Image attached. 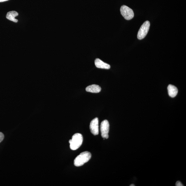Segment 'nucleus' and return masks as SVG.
<instances>
[{
  "label": "nucleus",
  "mask_w": 186,
  "mask_h": 186,
  "mask_svg": "<svg viewBox=\"0 0 186 186\" xmlns=\"http://www.w3.org/2000/svg\"><path fill=\"white\" fill-rule=\"evenodd\" d=\"M92 157V154L90 152L85 151L82 152L75 158L74 161V164L76 166H83L85 163L88 162Z\"/></svg>",
  "instance_id": "1"
},
{
  "label": "nucleus",
  "mask_w": 186,
  "mask_h": 186,
  "mask_svg": "<svg viewBox=\"0 0 186 186\" xmlns=\"http://www.w3.org/2000/svg\"><path fill=\"white\" fill-rule=\"evenodd\" d=\"M83 140V136L80 133H75L73 135L72 139L69 141L71 150H75L79 148L82 144Z\"/></svg>",
  "instance_id": "2"
},
{
  "label": "nucleus",
  "mask_w": 186,
  "mask_h": 186,
  "mask_svg": "<svg viewBox=\"0 0 186 186\" xmlns=\"http://www.w3.org/2000/svg\"><path fill=\"white\" fill-rule=\"evenodd\" d=\"M150 26V22L146 21L142 24L138 31L137 38L138 39L142 40L144 38L148 32Z\"/></svg>",
  "instance_id": "3"
},
{
  "label": "nucleus",
  "mask_w": 186,
  "mask_h": 186,
  "mask_svg": "<svg viewBox=\"0 0 186 186\" xmlns=\"http://www.w3.org/2000/svg\"><path fill=\"white\" fill-rule=\"evenodd\" d=\"M120 12L121 14L126 20H131L134 16V13L132 10L126 5H123L121 7Z\"/></svg>",
  "instance_id": "4"
},
{
  "label": "nucleus",
  "mask_w": 186,
  "mask_h": 186,
  "mask_svg": "<svg viewBox=\"0 0 186 186\" xmlns=\"http://www.w3.org/2000/svg\"><path fill=\"white\" fill-rule=\"evenodd\" d=\"M110 125L107 120L103 121L100 125V130L102 137L107 139L109 138L108 133L109 132Z\"/></svg>",
  "instance_id": "5"
},
{
  "label": "nucleus",
  "mask_w": 186,
  "mask_h": 186,
  "mask_svg": "<svg viewBox=\"0 0 186 186\" xmlns=\"http://www.w3.org/2000/svg\"><path fill=\"white\" fill-rule=\"evenodd\" d=\"M99 120L97 117H96L90 122V128L92 134L96 136L99 134Z\"/></svg>",
  "instance_id": "6"
},
{
  "label": "nucleus",
  "mask_w": 186,
  "mask_h": 186,
  "mask_svg": "<svg viewBox=\"0 0 186 186\" xmlns=\"http://www.w3.org/2000/svg\"><path fill=\"white\" fill-rule=\"evenodd\" d=\"M94 63L96 67L98 68L106 69H110V66L109 64L103 62L99 58L96 59L95 60Z\"/></svg>",
  "instance_id": "7"
},
{
  "label": "nucleus",
  "mask_w": 186,
  "mask_h": 186,
  "mask_svg": "<svg viewBox=\"0 0 186 186\" xmlns=\"http://www.w3.org/2000/svg\"><path fill=\"white\" fill-rule=\"evenodd\" d=\"M168 94L170 97L174 98L178 94V89L174 86L169 85L168 87Z\"/></svg>",
  "instance_id": "8"
},
{
  "label": "nucleus",
  "mask_w": 186,
  "mask_h": 186,
  "mask_svg": "<svg viewBox=\"0 0 186 186\" xmlns=\"http://www.w3.org/2000/svg\"><path fill=\"white\" fill-rule=\"evenodd\" d=\"M101 88L99 86L96 85H92L88 86L86 89L87 92L97 93L101 92Z\"/></svg>",
  "instance_id": "9"
},
{
  "label": "nucleus",
  "mask_w": 186,
  "mask_h": 186,
  "mask_svg": "<svg viewBox=\"0 0 186 186\" xmlns=\"http://www.w3.org/2000/svg\"><path fill=\"white\" fill-rule=\"evenodd\" d=\"M18 14L15 11L8 12L7 14L6 18L10 21L15 22H17L18 20L15 19V17L18 16Z\"/></svg>",
  "instance_id": "10"
},
{
  "label": "nucleus",
  "mask_w": 186,
  "mask_h": 186,
  "mask_svg": "<svg viewBox=\"0 0 186 186\" xmlns=\"http://www.w3.org/2000/svg\"><path fill=\"white\" fill-rule=\"evenodd\" d=\"M4 138V134H3V133L0 132V143L3 141Z\"/></svg>",
  "instance_id": "11"
},
{
  "label": "nucleus",
  "mask_w": 186,
  "mask_h": 186,
  "mask_svg": "<svg viewBox=\"0 0 186 186\" xmlns=\"http://www.w3.org/2000/svg\"><path fill=\"white\" fill-rule=\"evenodd\" d=\"M175 185L176 186H183V185H182V184L181 183V182L178 181L176 182V184H175Z\"/></svg>",
  "instance_id": "12"
},
{
  "label": "nucleus",
  "mask_w": 186,
  "mask_h": 186,
  "mask_svg": "<svg viewBox=\"0 0 186 186\" xmlns=\"http://www.w3.org/2000/svg\"><path fill=\"white\" fill-rule=\"evenodd\" d=\"M8 1V0H0V2H2Z\"/></svg>",
  "instance_id": "13"
},
{
  "label": "nucleus",
  "mask_w": 186,
  "mask_h": 186,
  "mask_svg": "<svg viewBox=\"0 0 186 186\" xmlns=\"http://www.w3.org/2000/svg\"><path fill=\"white\" fill-rule=\"evenodd\" d=\"M130 186H135V185H130Z\"/></svg>",
  "instance_id": "14"
}]
</instances>
